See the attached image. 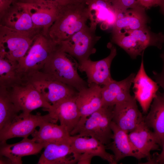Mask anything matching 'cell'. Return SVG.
<instances>
[{"instance_id": "cell-29", "label": "cell", "mask_w": 164, "mask_h": 164, "mask_svg": "<svg viewBox=\"0 0 164 164\" xmlns=\"http://www.w3.org/2000/svg\"><path fill=\"white\" fill-rule=\"evenodd\" d=\"M17 66L0 57V86L9 88L24 80L18 71Z\"/></svg>"}, {"instance_id": "cell-25", "label": "cell", "mask_w": 164, "mask_h": 164, "mask_svg": "<svg viewBox=\"0 0 164 164\" xmlns=\"http://www.w3.org/2000/svg\"><path fill=\"white\" fill-rule=\"evenodd\" d=\"M111 128L113 132L112 141L106 146L107 149L113 153L116 163L127 157H132L138 159L129 141L128 133L120 128L113 121Z\"/></svg>"}, {"instance_id": "cell-38", "label": "cell", "mask_w": 164, "mask_h": 164, "mask_svg": "<svg viewBox=\"0 0 164 164\" xmlns=\"http://www.w3.org/2000/svg\"><path fill=\"white\" fill-rule=\"evenodd\" d=\"M160 57L162 60H164V50L162 53L161 54Z\"/></svg>"}, {"instance_id": "cell-5", "label": "cell", "mask_w": 164, "mask_h": 164, "mask_svg": "<svg viewBox=\"0 0 164 164\" xmlns=\"http://www.w3.org/2000/svg\"><path fill=\"white\" fill-rule=\"evenodd\" d=\"M36 36L0 25V57L5 58L18 66Z\"/></svg>"}, {"instance_id": "cell-1", "label": "cell", "mask_w": 164, "mask_h": 164, "mask_svg": "<svg viewBox=\"0 0 164 164\" xmlns=\"http://www.w3.org/2000/svg\"><path fill=\"white\" fill-rule=\"evenodd\" d=\"M89 18L84 1L61 5L56 19L49 29L48 36L59 44L85 26Z\"/></svg>"}, {"instance_id": "cell-3", "label": "cell", "mask_w": 164, "mask_h": 164, "mask_svg": "<svg viewBox=\"0 0 164 164\" xmlns=\"http://www.w3.org/2000/svg\"><path fill=\"white\" fill-rule=\"evenodd\" d=\"M73 58L58 46L51 53L41 71L78 91L87 87L88 85L78 74L72 60Z\"/></svg>"}, {"instance_id": "cell-23", "label": "cell", "mask_w": 164, "mask_h": 164, "mask_svg": "<svg viewBox=\"0 0 164 164\" xmlns=\"http://www.w3.org/2000/svg\"><path fill=\"white\" fill-rule=\"evenodd\" d=\"M150 108L144 121L153 129L158 144L162 147L164 142V93L157 92Z\"/></svg>"}, {"instance_id": "cell-31", "label": "cell", "mask_w": 164, "mask_h": 164, "mask_svg": "<svg viewBox=\"0 0 164 164\" xmlns=\"http://www.w3.org/2000/svg\"><path fill=\"white\" fill-rule=\"evenodd\" d=\"M73 2L70 0H16L15 2L36 4L54 3L63 5Z\"/></svg>"}, {"instance_id": "cell-11", "label": "cell", "mask_w": 164, "mask_h": 164, "mask_svg": "<svg viewBox=\"0 0 164 164\" xmlns=\"http://www.w3.org/2000/svg\"><path fill=\"white\" fill-rule=\"evenodd\" d=\"M58 120L51 114L42 115L40 113L31 114L23 117L18 116L9 125L0 130V142L6 141L16 137L27 138L43 123L49 121L56 123Z\"/></svg>"}, {"instance_id": "cell-36", "label": "cell", "mask_w": 164, "mask_h": 164, "mask_svg": "<svg viewBox=\"0 0 164 164\" xmlns=\"http://www.w3.org/2000/svg\"><path fill=\"white\" fill-rule=\"evenodd\" d=\"M0 164H12V163L10 160L7 157L5 156L0 155Z\"/></svg>"}, {"instance_id": "cell-12", "label": "cell", "mask_w": 164, "mask_h": 164, "mask_svg": "<svg viewBox=\"0 0 164 164\" xmlns=\"http://www.w3.org/2000/svg\"><path fill=\"white\" fill-rule=\"evenodd\" d=\"M108 47L110 52L106 57L97 61L89 58L80 64L78 63L77 68L80 71L85 72L87 75L88 85L95 84L104 86L114 80L111 76L110 68L112 62L117 55V49L111 43H108Z\"/></svg>"}, {"instance_id": "cell-19", "label": "cell", "mask_w": 164, "mask_h": 164, "mask_svg": "<svg viewBox=\"0 0 164 164\" xmlns=\"http://www.w3.org/2000/svg\"><path fill=\"white\" fill-rule=\"evenodd\" d=\"M76 96L59 101L51 105L49 108L43 109L59 121L60 125L64 127L70 134L77 127L80 118L76 103Z\"/></svg>"}, {"instance_id": "cell-14", "label": "cell", "mask_w": 164, "mask_h": 164, "mask_svg": "<svg viewBox=\"0 0 164 164\" xmlns=\"http://www.w3.org/2000/svg\"><path fill=\"white\" fill-rule=\"evenodd\" d=\"M90 26L96 29L99 24L103 30L113 28L120 13L111 0H85Z\"/></svg>"}, {"instance_id": "cell-24", "label": "cell", "mask_w": 164, "mask_h": 164, "mask_svg": "<svg viewBox=\"0 0 164 164\" xmlns=\"http://www.w3.org/2000/svg\"><path fill=\"white\" fill-rule=\"evenodd\" d=\"M145 10L138 6L119 14L112 28V32L132 31L147 26L149 19Z\"/></svg>"}, {"instance_id": "cell-37", "label": "cell", "mask_w": 164, "mask_h": 164, "mask_svg": "<svg viewBox=\"0 0 164 164\" xmlns=\"http://www.w3.org/2000/svg\"><path fill=\"white\" fill-rule=\"evenodd\" d=\"M159 6L160 7L161 12L164 16V0H160Z\"/></svg>"}, {"instance_id": "cell-6", "label": "cell", "mask_w": 164, "mask_h": 164, "mask_svg": "<svg viewBox=\"0 0 164 164\" xmlns=\"http://www.w3.org/2000/svg\"><path fill=\"white\" fill-rule=\"evenodd\" d=\"M24 80L32 84L51 105L76 97L78 92L73 87L57 80L41 71L27 76Z\"/></svg>"}, {"instance_id": "cell-15", "label": "cell", "mask_w": 164, "mask_h": 164, "mask_svg": "<svg viewBox=\"0 0 164 164\" xmlns=\"http://www.w3.org/2000/svg\"><path fill=\"white\" fill-rule=\"evenodd\" d=\"M0 25L17 31L33 36L42 33V29L34 24L23 3H14L0 19Z\"/></svg>"}, {"instance_id": "cell-21", "label": "cell", "mask_w": 164, "mask_h": 164, "mask_svg": "<svg viewBox=\"0 0 164 164\" xmlns=\"http://www.w3.org/2000/svg\"><path fill=\"white\" fill-rule=\"evenodd\" d=\"M23 3L34 25L42 29L43 34L48 36L49 29L56 19L61 5L54 3Z\"/></svg>"}, {"instance_id": "cell-7", "label": "cell", "mask_w": 164, "mask_h": 164, "mask_svg": "<svg viewBox=\"0 0 164 164\" xmlns=\"http://www.w3.org/2000/svg\"><path fill=\"white\" fill-rule=\"evenodd\" d=\"M96 29L86 25L69 38L60 42L59 47L80 64L96 51L94 46L101 36L96 35Z\"/></svg>"}, {"instance_id": "cell-8", "label": "cell", "mask_w": 164, "mask_h": 164, "mask_svg": "<svg viewBox=\"0 0 164 164\" xmlns=\"http://www.w3.org/2000/svg\"><path fill=\"white\" fill-rule=\"evenodd\" d=\"M12 100L21 113L20 117H26L40 108H50L51 105L30 83L24 80L7 88Z\"/></svg>"}, {"instance_id": "cell-32", "label": "cell", "mask_w": 164, "mask_h": 164, "mask_svg": "<svg viewBox=\"0 0 164 164\" xmlns=\"http://www.w3.org/2000/svg\"><path fill=\"white\" fill-rule=\"evenodd\" d=\"M163 64L162 69L159 72H153V77L155 81L163 89L164 93V60H162Z\"/></svg>"}, {"instance_id": "cell-27", "label": "cell", "mask_w": 164, "mask_h": 164, "mask_svg": "<svg viewBox=\"0 0 164 164\" xmlns=\"http://www.w3.org/2000/svg\"><path fill=\"white\" fill-rule=\"evenodd\" d=\"M131 73L125 79L120 81L114 80L102 87V107H114L118 96L124 90L130 89L135 76Z\"/></svg>"}, {"instance_id": "cell-34", "label": "cell", "mask_w": 164, "mask_h": 164, "mask_svg": "<svg viewBox=\"0 0 164 164\" xmlns=\"http://www.w3.org/2000/svg\"><path fill=\"white\" fill-rule=\"evenodd\" d=\"M160 0H138L139 5L145 9L159 6Z\"/></svg>"}, {"instance_id": "cell-13", "label": "cell", "mask_w": 164, "mask_h": 164, "mask_svg": "<svg viewBox=\"0 0 164 164\" xmlns=\"http://www.w3.org/2000/svg\"><path fill=\"white\" fill-rule=\"evenodd\" d=\"M102 87L95 84L88 86L78 92L76 103L79 111L80 118L70 135L77 134L87 118L92 114L102 107Z\"/></svg>"}, {"instance_id": "cell-17", "label": "cell", "mask_w": 164, "mask_h": 164, "mask_svg": "<svg viewBox=\"0 0 164 164\" xmlns=\"http://www.w3.org/2000/svg\"><path fill=\"white\" fill-rule=\"evenodd\" d=\"M134 96L116 104L113 110L112 121L120 128L128 133L135 128L144 117L138 109Z\"/></svg>"}, {"instance_id": "cell-28", "label": "cell", "mask_w": 164, "mask_h": 164, "mask_svg": "<svg viewBox=\"0 0 164 164\" xmlns=\"http://www.w3.org/2000/svg\"><path fill=\"white\" fill-rule=\"evenodd\" d=\"M19 112L12 100L8 89L0 86V130L11 124Z\"/></svg>"}, {"instance_id": "cell-33", "label": "cell", "mask_w": 164, "mask_h": 164, "mask_svg": "<svg viewBox=\"0 0 164 164\" xmlns=\"http://www.w3.org/2000/svg\"><path fill=\"white\" fill-rule=\"evenodd\" d=\"M16 1V0H0V19Z\"/></svg>"}, {"instance_id": "cell-9", "label": "cell", "mask_w": 164, "mask_h": 164, "mask_svg": "<svg viewBox=\"0 0 164 164\" xmlns=\"http://www.w3.org/2000/svg\"><path fill=\"white\" fill-rule=\"evenodd\" d=\"M114 107H102L92 114L77 135L94 138L105 145L109 144L113 136L111 124Z\"/></svg>"}, {"instance_id": "cell-20", "label": "cell", "mask_w": 164, "mask_h": 164, "mask_svg": "<svg viewBox=\"0 0 164 164\" xmlns=\"http://www.w3.org/2000/svg\"><path fill=\"white\" fill-rule=\"evenodd\" d=\"M46 145L28 138L12 144H7L6 141L0 142V155L8 158L12 164H22L23 157L39 153Z\"/></svg>"}, {"instance_id": "cell-35", "label": "cell", "mask_w": 164, "mask_h": 164, "mask_svg": "<svg viewBox=\"0 0 164 164\" xmlns=\"http://www.w3.org/2000/svg\"><path fill=\"white\" fill-rule=\"evenodd\" d=\"M162 150L160 154H155L152 156L149 164H164V142L162 146Z\"/></svg>"}, {"instance_id": "cell-2", "label": "cell", "mask_w": 164, "mask_h": 164, "mask_svg": "<svg viewBox=\"0 0 164 164\" xmlns=\"http://www.w3.org/2000/svg\"><path fill=\"white\" fill-rule=\"evenodd\" d=\"M111 41L134 59L142 55L149 46L161 49L164 43V34L153 32L146 26L132 31L112 32Z\"/></svg>"}, {"instance_id": "cell-10", "label": "cell", "mask_w": 164, "mask_h": 164, "mask_svg": "<svg viewBox=\"0 0 164 164\" xmlns=\"http://www.w3.org/2000/svg\"><path fill=\"white\" fill-rule=\"evenodd\" d=\"M70 144L77 164H90L94 156L99 157L110 164H117L114 155L106 151V145L94 138L77 135H71Z\"/></svg>"}, {"instance_id": "cell-4", "label": "cell", "mask_w": 164, "mask_h": 164, "mask_svg": "<svg viewBox=\"0 0 164 164\" xmlns=\"http://www.w3.org/2000/svg\"><path fill=\"white\" fill-rule=\"evenodd\" d=\"M58 44L49 36L39 33L35 37L26 55L19 61L17 70L23 79L27 76L40 71L51 53Z\"/></svg>"}, {"instance_id": "cell-18", "label": "cell", "mask_w": 164, "mask_h": 164, "mask_svg": "<svg viewBox=\"0 0 164 164\" xmlns=\"http://www.w3.org/2000/svg\"><path fill=\"white\" fill-rule=\"evenodd\" d=\"M128 136L138 159L146 158L147 161L145 163L152 158L151 151L160 150L154 132L150 130L144 121L128 133Z\"/></svg>"}, {"instance_id": "cell-30", "label": "cell", "mask_w": 164, "mask_h": 164, "mask_svg": "<svg viewBox=\"0 0 164 164\" xmlns=\"http://www.w3.org/2000/svg\"><path fill=\"white\" fill-rule=\"evenodd\" d=\"M120 14L130 9L140 6L138 0H111Z\"/></svg>"}, {"instance_id": "cell-39", "label": "cell", "mask_w": 164, "mask_h": 164, "mask_svg": "<svg viewBox=\"0 0 164 164\" xmlns=\"http://www.w3.org/2000/svg\"><path fill=\"white\" fill-rule=\"evenodd\" d=\"M74 2H82L85 1V0H70Z\"/></svg>"}, {"instance_id": "cell-26", "label": "cell", "mask_w": 164, "mask_h": 164, "mask_svg": "<svg viewBox=\"0 0 164 164\" xmlns=\"http://www.w3.org/2000/svg\"><path fill=\"white\" fill-rule=\"evenodd\" d=\"M38 130H35L31 134L36 142L48 143L69 141L71 135L63 126L56 123L47 121L42 124Z\"/></svg>"}, {"instance_id": "cell-22", "label": "cell", "mask_w": 164, "mask_h": 164, "mask_svg": "<svg viewBox=\"0 0 164 164\" xmlns=\"http://www.w3.org/2000/svg\"><path fill=\"white\" fill-rule=\"evenodd\" d=\"M38 164H73L77 162L73 155L69 141L46 144Z\"/></svg>"}, {"instance_id": "cell-16", "label": "cell", "mask_w": 164, "mask_h": 164, "mask_svg": "<svg viewBox=\"0 0 164 164\" xmlns=\"http://www.w3.org/2000/svg\"><path fill=\"white\" fill-rule=\"evenodd\" d=\"M143 54L142 55L139 68L134 79L133 89L135 98L138 102L143 112L146 114L158 92L159 86L146 72L144 65Z\"/></svg>"}]
</instances>
